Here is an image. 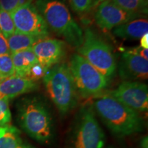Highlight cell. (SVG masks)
I'll return each instance as SVG.
<instances>
[{
  "label": "cell",
  "mask_w": 148,
  "mask_h": 148,
  "mask_svg": "<svg viewBox=\"0 0 148 148\" xmlns=\"http://www.w3.org/2000/svg\"><path fill=\"white\" fill-rule=\"evenodd\" d=\"M19 0H0V9L11 13L18 7Z\"/></svg>",
  "instance_id": "24"
},
{
  "label": "cell",
  "mask_w": 148,
  "mask_h": 148,
  "mask_svg": "<svg viewBox=\"0 0 148 148\" xmlns=\"http://www.w3.org/2000/svg\"><path fill=\"white\" fill-rule=\"evenodd\" d=\"M106 1V0H92V8L97 7L98 5L100 4L101 2H103V1Z\"/></svg>",
  "instance_id": "29"
},
{
  "label": "cell",
  "mask_w": 148,
  "mask_h": 148,
  "mask_svg": "<svg viewBox=\"0 0 148 148\" xmlns=\"http://www.w3.org/2000/svg\"><path fill=\"white\" fill-rule=\"evenodd\" d=\"M140 46L143 48H148V34H146L140 38Z\"/></svg>",
  "instance_id": "27"
},
{
  "label": "cell",
  "mask_w": 148,
  "mask_h": 148,
  "mask_svg": "<svg viewBox=\"0 0 148 148\" xmlns=\"http://www.w3.org/2000/svg\"><path fill=\"white\" fill-rule=\"evenodd\" d=\"M120 77L125 81L147 79L148 60L142 58L131 50L122 53L119 64Z\"/></svg>",
  "instance_id": "12"
},
{
  "label": "cell",
  "mask_w": 148,
  "mask_h": 148,
  "mask_svg": "<svg viewBox=\"0 0 148 148\" xmlns=\"http://www.w3.org/2000/svg\"><path fill=\"white\" fill-rule=\"evenodd\" d=\"M68 143V148H103L105 135L91 106H85L79 111Z\"/></svg>",
  "instance_id": "6"
},
{
  "label": "cell",
  "mask_w": 148,
  "mask_h": 148,
  "mask_svg": "<svg viewBox=\"0 0 148 148\" xmlns=\"http://www.w3.org/2000/svg\"><path fill=\"white\" fill-rule=\"evenodd\" d=\"M108 94L136 112L147 111L148 88L144 83L124 81Z\"/></svg>",
  "instance_id": "9"
},
{
  "label": "cell",
  "mask_w": 148,
  "mask_h": 148,
  "mask_svg": "<svg viewBox=\"0 0 148 148\" xmlns=\"http://www.w3.org/2000/svg\"><path fill=\"white\" fill-rule=\"evenodd\" d=\"M44 38L34 35L23 34L15 32L7 38L10 53H14L17 51L31 48L38 40Z\"/></svg>",
  "instance_id": "16"
},
{
  "label": "cell",
  "mask_w": 148,
  "mask_h": 148,
  "mask_svg": "<svg viewBox=\"0 0 148 148\" xmlns=\"http://www.w3.org/2000/svg\"><path fill=\"white\" fill-rule=\"evenodd\" d=\"M77 53L107 79L115 73L116 63L112 48L92 29L86 28L83 32V42Z\"/></svg>",
  "instance_id": "5"
},
{
  "label": "cell",
  "mask_w": 148,
  "mask_h": 148,
  "mask_svg": "<svg viewBox=\"0 0 148 148\" xmlns=\"http://www.w3.org/2000/svg\"><path fill=\"white\" fill-rule=\"evenodd\" d=\"M10 14L15 27V32L44 38L49 35L47 23L32 3L18 7Z\"/></svg>",
  "instance_id": "8"
},
{
  "label": "cell",
  "mask_w": 148,
  "mask_h": 148,
  "mask_svg": "<svg viewBox=\"0 0 148 148\" xmlns=\"http://www.w3.org/2000/svg\"><path fill=\"white\" fill-rule=\"evenodd\" d=\"M145 1H147V2H148V0H145Z\"/></svg>",
  "instance_id": "32"
},
{
  "label": "cell",
  "mask_w": 148,
  "mask_h": 148,
  "mask_svg": "<svg viewBox=\"0 0 148 148\" xmlns=\"http://www.w3.org/2000/svg\"><path fill=\"white\" fill-rule=\"evenodd\" d=\"M68 65L79 95L88 97L100 95L108 86L109 79L77 53L73 55Z\"/></svg>",
  "instance_id": "7"
},
{
  "label": "cell",
  "mask_w": 148,
  "mask_h": 148,
  "mask_svg": "<svg viewBox=\"0 0 148 148\" xmlns=\"http://www.w3.org/2000/svg\"><path fill=\"white\" fill-rule=\"evenodd\" d=\"M11 112L9 107V99H0V126L10 124Z\"/></svg>",
  "instance_id": "22"
},
{
  "label": "cell",
  "mask_w": 148,
  "mask_h": 148,
  "mask_svg": "<svg viewBox=\"0 0 148 148\" xmlns=\"http://www.w3.org/2000/svg\"><path fill=\"white\" fill-rule=\"evenodd\" d=\"M10 54L7 38L0 32V56Z\"/></svg>",
  "instance_id": "25"
},
{
  "label": "cell",
  "mask_w": 148,
  "mask_h": 148,
  "mask_svg": "<svg viewBox=\"0 0 148 148\" xmlns=\"http://www.w3.org/2000/svg\"><path fill=\"white\" fill-rule=\"evenodd\" d=\"M92 107L106 126L117 136H129L143 130V120L138 112L109 94L98 95Z\"/></svg>",
  "instance_id": "1"
},
{
  "label": "cell",
  "mask_w": 148,
  "mask_h": 148,
  "mask_svg": "<svg viewBox=\"0 0 148 148\" xmlns=\"http://www.w3.org/2000/svg\"><path fill=\"white\" fill-rule=\"evenodd\" d=\"M122 10L142 16L147 14L148 2L145 0H110Z\"/></svg>",
  "instance_id": "18"
},
{
  "label": "cell",
  "mask_w": 148,
  "mask_h": 148,
  "mask_svg": "<svg viewBox=\"0 0 148 148\" xmlns=\"http://www.w3.org/2000/svg\"><path fill=\"white\" fill-rule=\"evenodd\" d=\"M38 88L36 82L18 75L0 79V99H12Z\"/></svg>",
  "instance_id": "13"
},
{
  "label": "cell",
  "mask_w": 148,
  "mask_h": 148,
  "mask_svg": "<svg viewBox=\"0 0 148 148\" xmlns=\"http://www.w3.org/2000/svg\"><path fill=\"white\" fill-rule=\"evenodd\" d=\"M0 32L8 38L15 32V27L10 12L0 9Z\"/></svg>",
  "instance_id": "19"
},
{
  "label": "cell",
  "mask_w": 148,
  "mask_h": 148,
  "mask_svg": "<svg viewBox=\"0 0 148 148\" xmlns=\"http://www.w3.org/2000/svg\"><path fill=\"white\" fill-rule=\"evenodd\" d=\"M48 69H49L42 66L41 64L38 62V63L34 64L32 67H31V69L27 72V73L24 75L23 77L36 82L37 80L44 77Z\"/></svg>",
  "instance_id": "21"
},
{
  "label": "cell",
  "mask_w": 148,
  "mask_h": 148,
  "mask_svg": "<svg viewBox=\"0 0 148 148\" xmlns=\"http://www.w3.org/2000/svg\"><path fill=\"white\" fill-rule=\"evenodd\" d=\"M42 79L48 96L61 114H65L75 108L79 94L68 64L52 66Z\"/></svg>",
  "instance_id": "4"
},
{
  "label": "cell",
  "mask_w": 148,
  "mask_h": 148,
  "mask_svg": "<svg viewBox=\"0 0 148 148\" xmlns=\"http://www.w3.org/2000/svg\"><path fill=\"white\" fill-rule=\"evenodd\" d=\"M18 148H34V147H32V146H30L29 145H27V144H24L22 143L21 145L18 146Z\"/></svg>",
  "instance_id": "31"
},
{
  "label": "cell",
  "mask_w": 148,
  "mask_h": 148,
  "mask_svg": "<svg viewBox=\"0 0 148 148\" xmlns=\"http://www.w3.org/2000/svg\"><path fill=\"white\" fill-rule=\"evenodd\" d=\"M17 119L22 129L33 139L47 144L53 137L51 114L39 97H27L17 105Z\"/></svg>",
  "instance_id": "2"
},
{
  "label": "cell",
  "mask_w": 148,
  "mask_h": 148,
  "mask_svg": "<svg viewBox=\"0 0 148 148\" xmlns=\"http://www.w3.org/2000/svg\"><path fill=\"white\" fill-rule=\"evenodd\" d=\"M32 1L33 0H19L18 3V7H21L23 6V5L30 4V3H32Z\"/></svg>",
  "instance_id": "28"
},
{
  "label": "cell",
  "mask_w": 148,
  "mask_h": 148,
  "mask_svg": "<svg viewBox=\"0 0 148 148\" xmlns=\"http://www.w3.org/2000/svg\"><path fill=\"white\" fill-rule=\"evenodd\" d=\"M38 62L47 69L60 63L66 53V43L61 40L45 38L32 47Z\"/></svg>",
  "instance_id": "11"
},
{
  "label": "cell",
  "mask_w": 148,
  "mask_h": 148,
  "mask_svg": "<svg viewBox=\"0 0 148 148\" xmlns=\"http://www.w3.org/2000/svg\"><path fill=\"white\" fill-rule=\"evenodd\" d=\"M22 143L20 131L13 125L0 126V148H18Z\"/></svg>",
  "instance_id": "17"
},
{
  "label": "cell",
  "mask_w": 148,
  "mask_h": 148,
  "mask_svg": "<svg viewBox=\"0 0 148 148\" xmlns=\"http://www.w3.org/2000/svg\"><path fill=\"white\" fill-rule=\"evenodd\" d=\"M131 51L136 54L141 56L142 58L148 60V48H143L139 46V47L132 49Z\"/></svg>",
  "instance_id": "26"
},
{
  "label": "cell",
  "mask_w": 148,
  "mask_h": 148,
  "mask_svg": "<svg viewBox=\"0 0 148 148\" xmlns=\"http://www.w3.org/2000/svg\"><path fill=\"white\" fill-rule=\"evenodd\" d=\"M15 74L10 54L0 56V79L11 77Z\"/></svg>",
  "instance_id": "20"
},
{
  "label": "cell",
  "mask_w": 148,
  "mask_h": 148,
  "mask_svg": "<svg viewBox=\"0 0 148 148\" xmlns=\"http://www.w3.org/2000/svg\"><path fill=\"white\" fill-rule=\"evenodd\" d=\"M35 6L47 26L73 47L83 42V31L61 0H36Z\"/></svg>",
  "instance_id": "3"
},
{
  "label": "cell",
  "mask_w": 148,
  "mask_h": 148,
  "mask_svg": "<svg viewBox=\"0 0 148 148\" xmlns=\"http://www.w3.org/2000/svg\"><path fill=\"white\" fill-rule=\"evenodd\" d=\"M116 36L124 39H140L148 34V21L146 18H138L127 22L112 29Z\"/></svg>",
  "instance_id": "14"
},
{
  "label": "cell",
  "mask_w": 148,
  "mask_h": 148,
  "mask_svg": "<svg viewBox=\"0 0 148 148\" xmlns=\"http://www.w3.org/2000/svg\"><path fill=\"white\" fill-rule=\"evenodd\" d=\"M71 8L77 13L87 12L92 8V0H69Z\"/></svg>",
  "instance_id": "23"
},
{
  "label": "cell",
  "mask_w": 148,
  "mask_h": 148,
  "mask_svg": "<svg viewBox=\"0 0 148 148\" xmlns=\"http://www.w3.org/2000/svg\"><path fill=\"white\" fill-rule=\"evenodd\" d=\"M141 147L142 148H147L148 147V143H147V137L146 136L141 141Z\"/></svg>",
  "instance_id": "30"
},
{
  "label": "cell",
  "mask_w": 148,
  "mask_h": 148,
  "mask_svg": "<svg viewBox=\"0 0 148 148\" xmlns=\"http://www.w3.org/2000/svg\"><path fill=\"white\" fill-rule=\"evenodd\" d=\"M138 18H141V16L125 12L110 0H106L98 5L95 14L97 25L107 31Z\"/></svg>",
  "instance_id": "10"
},
{
  "label": "cell",
  "mask_w": 148,
  "mask_h": 148,
  "mask_svg": "<svg viewBox=\"0 0 148 148\" xmlns=\"http://www.w3.org/2000/svg\"><path fill=\"white\" fill-rule=\"evenodd\" d=\"M11 58L13 62L15 75L24 77L27 72L34 64L38 63V59L32 47L12 53Z\"/></svg>",
  "instance_id": "15"
}]
</instances>
